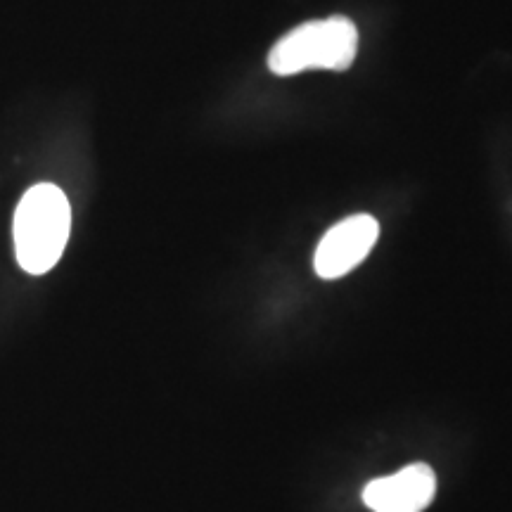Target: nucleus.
I'll use <instances>...</instances> for the list:
<instances>
[{
  "label": "nucleus",
  "mask_w": 512,
  "mask_h": 512,
  "mask_svg": "<svg viewBox=\"0 0 512 512\" xmlns=\"http://www.w3.org/2000/svg\"><path fill=\"white\" fill-rule=\"evenodd\" d=\"M358 53V29L347 17L313 19L285 34L268 53V69L278 76L306 69L347 72Z\"/></svg>",
  "instance_id": "nucleus-2"
},
{
  "label": "nucleus",
  "mask_w": 512,
  "mask_h": 512,
  "mask_svg": "<svg viewBox=\"0 0 512 512\" xmlns=\"http://www.w3.org/2000/svg\"><path fill=\"white\" fill-rule=\"evenodd\" d=\"M72 230V207L53 183H38L24 192L15 211L17 261L31 275L53 268L67 247Z\"/></svg>",
  "instance_id": "nucleus-1"
},
{
  "label": "nucleus",
  "mask_w": 512,
  "mask_h": 512,
  "mask_svg": "<svg viewBox=\"0 0 512 512\" xmlns=\"http://www.w3.org/2000/svg\"><path fill=\"white\" fill-rule=\"evenodd\" d=\"M437 494L430 465L415 463L389 477L373 479L363 489V503L373 512H422Z\"/></svg>",
  "instance_id": "nucleus-4"
},
{
  "label": "nucleus",
  "mask_w": 512,
  "mask_h": 512,
  "mask_svg": "<svg viewBox=\"0 0 512 512\" xmlns=\"http://www.w3.org/2000/svg\"><path fill=\"white\" fill-rule=\"evenodd\" d=\"M380 223L370 214H354L332 226L318 242L313 268L323 280H337L354 271L373 252Z\"/></svg>",
  "instance_id": "nucleus-3"
}]
</instances>
